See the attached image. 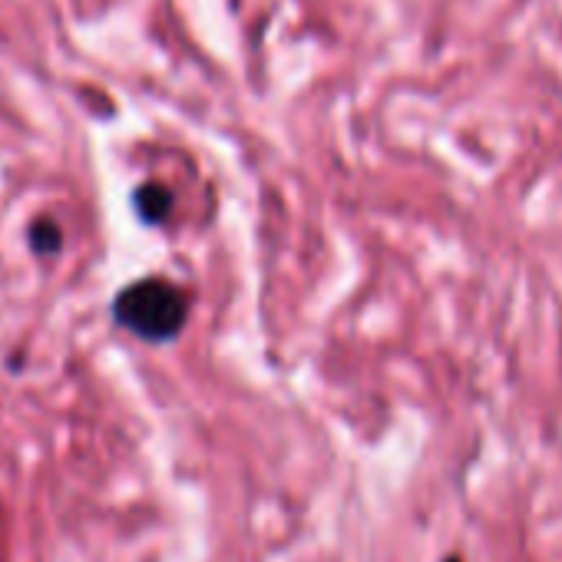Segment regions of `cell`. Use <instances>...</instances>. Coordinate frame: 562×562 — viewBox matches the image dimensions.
Here are the masks:
<instances>
[{
	"mask_svg": "<svg viewBox=\"0 0 562 562\" xmlns=\"http://www.w3.org/2000/svg\"><path fill=\"white\" fill-rule=\"evenodd\" d=\"M189 298L179 285L166 278H143L126 285L113 301V318L120 328L133 331L143 341H172L186 328Z\"/></svg>",
	"mask_w": 562,
	"mask_h": 562,
	"instance_id": "obj_1",
	"label": "cell"
},
{
	"mask_svg": "<svg viewBox=\"0 0 562 562\" xmlns=\"http://www.w3.org/2000/svg\"><path fill=\"white\" fill-rule=\"evenodd\" d=\"M172 189H166L162 182H143L133 196V209L139 212V219L146 225H162L172 212Z\"/></svg>",
	"mask_w": 562,
	"mask_h": 562,
	"instance_id": "obj_2",
	"label": "cell"
},
{
	"mask_svg": "<svg viewBox=\"0 0 562 562\" xmlns=\"http://www.w3.org/2000/svg\"><path fill=\"white\" fill-rule=\"evenodd\" d=\"M30 248L37 255H57L63 248V232L53 219H37L30 225Z\"/></svg>",
	"mask_w": 562,
	"mask_h": 562,
	"instance_id": "obj_3",
	"label": "cell"
},
{
	"mask_svg": "<svg viewBox=\"0 0 562 562\" xmlns=\"http://www.w3.org/2000/svg\"><path fill=\"white\" fill-rule=\"evenodd\" d=\"M447 562H457V559H447Z\"/></svg>",
	"mask_w": 562,
	"mask_h": 562,
	"instance_id": "obj_4",
	"label": "cell"
}]
</instances>
